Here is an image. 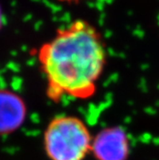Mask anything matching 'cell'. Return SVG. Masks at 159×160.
Instances as JSON below:
<instances>
[{
    "label": "cell",
    "mask_w": 159,
    "mask_h": 160,
    "mask_svg": "<svg viewBox=\"0 0 159 160\" xmlns=\"http://www.w3.org/2000/svg\"><path fill=\"white\" fill-rule=\"evenodd\" d=\"M50 100L91 98L107 64L103 36L90 22L77 19L57 29L36 51Z\"/></svg>",
    "instance_id": "cell-1"
},
{
    "label": "cell",
    "mask_w": 159,
    "mask_h": 160,
    "mask_svg": "<svg viewBox=\"0 0 159 160\" xmlns=\"http://www.w3.org/2000/svg\"><path fill=\"white\" fill-rule=\"evenodd\" d=\"M50 160H84L92 139L86 125L75 116L60 115L48 124L43 137Z\"/></svg>",
    "instance_id": "cell-2"
},
{
    "label": "cell",
    "mask_w": 159,
    "mask_h": 160,
    "mask_svg": "<svg viewBox=\"0 0 159 160\" xmlns=\"http://www.w3.org/2000/svg\"><path fill=\"white\" fill-rule=\"evenodd\" d=\"M26 114V104L18 94L0 88V135L17 129L23 124Z\"/></svg>",
    "instance_id": "cell-3"
},
{
    "label": "cell",
    "mask_w": 159,
    "mask_h": 160,
    "mask_svg": "<svg viewBox=\"0 0 159 160\" xmlns=\"http://www.w3.org/2000/svg\"><path fill=\"white\" fill-rule=\"evenodd\" d=\"M91 150L99 160H125L127 152L126 135L116 128L104 130L92 142Z\"/></svg>",
    "instance_id": "cell-4"
},
{
    "label": "cell",
    "mask_w": 159,
    "mask_h": 160,
    "mask_svg": "<svg viewBox=\"0 0 159 160\" xmlns=\"http://www.w3.org/2000/svg\"><path fill=\"white\" fill-rule=\"evenodd\" d=\"M57 1L62 2V3H68V4H71V3H78V2H81V1H82V0H57Z\"/></svg>",
    "instance_id": "cell-5"
},
{
    "label": "cell",
    "mask_w": 159,
    "mask_h": 160,
    "mask_svg": "<svg viewBox=\"0 0 159 160\" xmlns=\"http://www.w3.org/2000/svg\"><path fill=\"white\" fill-rule=\"evenodd\" d=\"M3 21H4V19H3V12H2L1 7H0V30H1L2 27H3Z\"/></svg>",
    "instance_id": "cell-6"
}]
</instances>
